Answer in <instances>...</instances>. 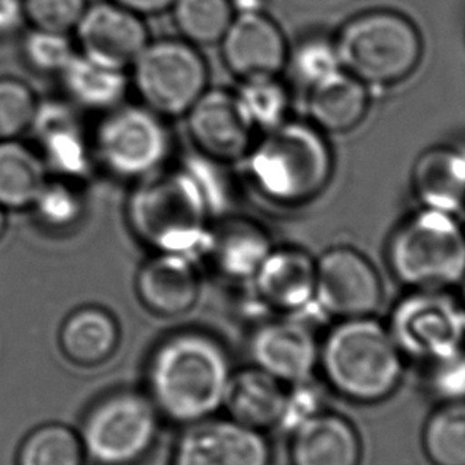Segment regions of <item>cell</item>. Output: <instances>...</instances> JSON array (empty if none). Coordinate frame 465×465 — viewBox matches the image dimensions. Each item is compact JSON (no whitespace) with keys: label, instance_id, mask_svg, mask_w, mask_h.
Segmentation results:
<instances>
[{"label":"cell","instance_id":"obj_7","mask_svg":"<svg viewBox=\"0 0 465 465\" xmlns=\"http://www.w3.org/2000/svg\"><path fill=\"white\" fill-rule=\"evenodd\" d=\"M342 71L365 84H392L410 77L422 58L420 34L407 16L375 10L342 26L335 42Z\"/></svg>","mask_w":465,"mask_h":465},{"label":"cell","instance_id":"obj_39","mask_svg":"<svg viewBox=\"0 0 465 465\" xmlns=\"http://www.w3.org/2000/svg\"><path fill=\"white\" fill-rule=\"evenodd\" d=\"M292 67L298 80L303 84H312L329 77L333 72L340 71V58L336 53L335 44L327 40H306L292 54Z\"/></svg>","mask_w":465,"mask_h":465},{"label":"cell","instance_id":"obj_15","mask_svg":"<svg viewBox=\"0 0 465 465\" xmlns=\"http://www.w3.org/2000/svg\"><path fill=\"white\" fill-rule=\"evenodd\" d=\"M37 139L40 158L59 179L84 181L96 160L93 143L69 104L56 99L39 101L31 128Z\"/></svg>","mask_w":465,"mask_h":465},{"label":"cell","instance_id":"obj_19","mask_svg":"<svg viewBox=\"0 0 465 465\" xmlns=\"http://www.w3.org/2000/svg\"><path fill=\"white\" fill-rule=\"evenodd\" d=\"M136 295L143 308L163 319L185 316L200 302L196 262L174 253H152L136 276Z\"/></svg>","mask_w":465,"mask_h":465},{"label":"cell","instance_id":"obj_20","mask_svg":"<svg viewBox=\"0 0 465 465\" xmlns=\"http://www.w3.org/2000/svg\"><path fill=\"white\" fill-rule=\"evenodd\" d=\"M272 249L262 226L251 220L225 217L211 228L203 260L228 282L251 284Z\"/></svg>","mask_w":465,"mask_h":465},{"label":"cell","instance_id":"obj_37","mask_svg":"<svg viewBox=\"0 0 465 465\" xmlns=\"http://www.w3.org/2000/svg\"><path fill=\"white\" fill-rule=\"evenodd\" d=\"M420 367L424 389L437 403L465 401V349Z\"/></svg>","mask_w":465,"mask_h":465},{"label":"cell","instance_id":"obj_38","mask_svg":"<svg viewBox=\"0 0 465 465\" xmlns=\"http://www.w3.org/2000/svg\"><path fill=\"white\" fill-rule=\"evenodd\" d=\"M88 5V0H25V14L35 29L69 34L77 27Z\"/></svg>","mask_w":465,"mask_h":465},{"label":"cell","instance_id":"obj_6","mask_svg":"<svg viewBox=\"0 0 465 465\" xmlns=\"http://www.w3.org/2000/svg\"><path fill=\"white\" fill-rule=\"evenodd\" d=\"M163 422L143 389H112L99 395L86 408L77 430L86 462L143 464L158 443Z\"/></svg>","mask_w":465,"mask_h":465},{"label":"cell","instance_id":"obj_17","mask_svg":"<svg viewBox=\"0 0 465 465\" xmlns=\"http://www.w3.org/2000/svg\"><path fill=\"white\" fill-rule=\"evenodd\" d=\"M220 45L226 67L241 80L278 77L289 61L284 34L263 12L234 15Z\"/></svg>","mask_w":465,"mask_h":465},{"label":"cell","instance_id":"obj_34","mask_svg":"<svg viewBox=\"0 0 465 465\" xmlns=\"http://www.w3.org/2000/svg\"><path fill=\"white\" fill-rule=\"evenodd\" d=\"M21 50L25 63L44 75H59L77 53L67 34L35 27L26 34Z\"/></svg>","mask_w":465,"mask_h":465},{"label":"cell","instance_id":"obj_45","mask_svg":"<svg viewBox=\"0 0 465 465\" xmlns=\"http://www.w3.org/2000/svg\"><path fill=\"white\" fill-rule=\"evenodd\" d=\"M464 228H465V226H464Z\"/></svg>","mask_w":465,"mask_h":465},{"label":"cell","instance_id":"obj_26","mask_svg":"<svg viewBox=\"0 0 465 465\" xmlns=\"http://www.w3.org/2000/svg\"><path fill=\"white\" fill-rule=\"evenodd\" d=\"M59 77L72 103L101 114L122 105L131 84L126 71L96 63L80 52L75 53Z\"/></svg>","mask_w":465,"mask_h":465},{"label":"cell","instance_id":"obj_41","mask_svg":"<svg viewBox=\"0 0 465 465\" xmlns=\"http://www.w3.org/2000/svg\"><path fill=\"white\" fill-rule=\"evenodd\" d=\"M112 2L141 16L163 14L166 10H171L175 4V0H112Z\"/></svg>","mask_w":465,"mask_h":465},{"label":"cell","instance_id":"obj_36","mask_svg":"<svg viewBox=\"0 0 465 465\" xmlns=\"http://www.w3.org/2000/svg\"><path fill=\"white\" fill-rule=\"evenodd\" d=\"M329 389L322 380L317 381L316 376L287 386L284 408L281 413L278 429L291 435L304 422L316 418L327 410Z\"/></svg>","mask_w":465,"mask_h":465},{"label":"cell","instance_id":"obj_13","mask_svg":"<svg viewBox=\"0 0 465 465\" xmlns=\"http://www.w3.org/2000/svg\"><path fill=\"white\" fill-rule=\"evenodd\" d=\"M252 365L291 386L314 378L319 369L321 338L304 317L276 316L260 321L249 338Z\"/></svg>","mask_w":465,"mask_h":465},{"label":"cell","instance_id":"obj_12","mask_svg":"<svg viewBox=\"0 0 465 465\" xmlns=\"http://www.w3.org/2000/svg\"><path fill=\"white\" fill-rule=\"evenodd\" d=\"M265 432L236 420L211 416L182 427L169 465H272Z\"/></svg>","mask_w":465,"mask_h":465},{"label":"cell","instance_id":"obj_25","mask_svg":"<svg viewBox=\"0 0 465 465\" xmlns=\"http://www.w3.org/2000/svg\"><path fill=\"white\" fill-rule=\"evenodd\" d=\"M414 193L427 209L459 213L465 206V150L435 147L416 160Z\"/></svg>","mask_w":465,"mask_h":465},{"label":"cell","instance_id":"obj_44","mask_svg":"<svg viewBox=\"0 0 465 465\" xmlns=\"http://www.w3.org/2000/svg\"><path fill=\"white\" fill-rule=\"evenodd\" d=\"M460 302H462V306H464V312H465V293L460 297Z\"/></svg>","mask_w":465,"mask_h":465},{"label":"cell","instance_id":"obj_9","mask_svg":"<svg viewBox=\"0 0 465 465\" xmlns=\"http://www.w3.org/2000/svg\"><path fill=\"white\" fill-rule=\"evenodd\" d=\"M131 69L143 105L163 118L187 115L209 88L206 59L183 39L150 40Z\"/></svg>","mask_w":465,"mask_h":465},{"label":"cell","instance_id":"obj_21","mask_svg":"<svg viewBox=\"0 0 465 465\" xmlns=\"http://www.w3.org/2000/svg\"><path fill=\"white\" fill-rule=\"evenodd\" d=\"M292 465H361L363 445L351 420L325 410L289 435Z\"/></svg>","mask_w":465,"mask_h":465},{"label":"cell","instance_id":"obj_43","mask_svg":"<svg viewBox=\"0 0 465 465\" xmlns=\"http://www.w3.org/2000/svg\"><path fill=\"white\" fill-rule=\"evenodd\" d=\"M7 211L4 207H0V241L7 232Z\"/></svg>","mask_w":465,"mask_h":465},{"label":"cell","instance_id":"obj_14","mask_svg":"<svg viewBox=\"0 0 465 465\" xmlns=\"http://www.w3.org/2000/svg\"><path fill=\"white\" fill-rule=\"evenodd\" d=\"M74 31L82 54L122 71L131 69L150 42L143 16L112 0L88 5Z\"/></svg>","mask_w":465,"mask_h":465},{"label":"cell","instance_id":"obj_1","mask_svg":"<svg viewBox=\"0 0 465 465\" xmlns=\"http://www.w3.org/2000/svg\"><path fill=\"white\" fill-rule=\"evenodd\" d=\"M230 351L219 336L183 327L163 335L143 365V391L164 422L188 426L223 410L232 382Z\"/></svg>","mask_w":465,"mask_h":465},{"label":"cell","instance_id":"obj_8","mask_svg":"<svg viewBox=\"0 0 465 465\" xmlns=\"http://www.w3.org/2000/svg\"><path fill=\"white\" fill-rule=\"evenodd\" d=\"M91 143L96 164L134 183L164 169L173 150L164 118L143 104H122L105 112Z\"/></svg>","mask_w":465,"mask_h":465},{"label":"cell","instance_id":"obj_28","mask_svg":"<svg viewBox=\"0 0 465 465\" xmlns=\"http://www.w3.org/2000/svg\"><path fill=\"white\" fill-rule=\"evenodd\" d=\"M420 446L430 465H465V401L433 408L422 427Z\"/></svg>","mask_w":465,"mask_h":465},{"label":"cell","instance_id":"obj_10","mask_svg":"<svg viewBox=\"0 0 465 465\" xmlns=\"http://www.w3.org/2000/svg\"><path fill=\"white\" fill-rule=\"evenodd\" d=\"M401 354L426 365L465 349V312L452 291H408L386 322Z\"/></svg>","mask_w":465,"mask_h":465},{"label":"cell","instance_id":"obj_4","mask_svg":"<svg viewBox=\"0 0 465 465\" xmlns=\"http://www.w3.org/2000/svg\"><path fill=\"white\" fill-rule=\"evenodd\" d=\"M247 173L265 198L282 206L314 200L329 185L333 155L316 126L287 122L247 152Z\"/></svg>","mask_w":465,"mask_h":465},{"label":"cell","instance_id":"obj_33","mask_svg":"<svg viewBox=\"0 0 465 465\" xmlns=\"http://www.w3.org/2000/svg\"><path fill=\"white\" fill-rule=\"evenodd\" d=\"M35 219L50 232L74 230L84 220V194L75 188V182L48 179L33 207Z\"/></svg>","mask_w":465,"mask_h":465},{"label":"cell","instance_id":"obj_32","mask_svg":"<svg viewBox=\"0 0 465 465\" xmlns=\"http://www.w3.org/2000/svg\"><path fill=\"white\" fill-rule=\"evenodd\" d=\"M181 168L193 179L213 219H225L236 204V188L228 173V163L213 160L194 150Z\"/></svg>","mask_w":465,"mask_h":465},{"label":"cell","instance_id":"obj_27","mask_svg":"<svg viewBox=\"0 0 465 465\" xmlns=\"http://www.w3.org/2000/svg\"><path fill=\"white\" fill-rule=\"evenodd\" d=\"M48 182V169L35 150L18 139L0 141V207L31 209Z\"/></svg>","mask_w":465,"mask_h":465},{"label":"cell","instance_id":"obj_42","mask_svg":"<svg viewBox=\"0 0 465 465\" xmlns=\"http://www.w3.org/2000/svg\"><path fill=\"white\" fill-rule=\"evenodd\" d=\"M234 15L262 14L265 0H230Z\"/></svg>","mask_w":465,"mask_h":465},{"label":"cell","instance_id":"obj_35","mask_svg":"<svg viewBox=\"0 0 465 465\" xmlns=\"http://www.w3.org/2000/svg\"><path fill=\"white\" fill-rule=\"evenodd\" d=\"M39 99L15 78H0V141H12L33 124Z\"/></svg>","mask_w":465,"mask_h":465},{"label":"cell","instance_id":"obj_18","mask_svg":"<svg viewBox=\"0 0 465 465\" xmlns=\"http://www.w3.org/2000/svg\"><path fill=\"white\" fill-rule=\"evenodd\" d=\"M251 284L265 312L297 314L314 303L316 260L297 247H272Z\"/></svg>","mask_w":465,"mask_h":465},{"label":"cell","instance_id":"obj_24","mask_svg":"<svg viewBox=\"0 0 465 465\" xmlns=\"http://www.w3.org/2000/svg\"><path fill=\"white\" fill-rule=\"evenodd\" d=\"M367 110V84L342 69L311 86L308 112L319 130L348 133L362 124Z\"/></svg>","mask_w":465,"mask_h":465},{"label":"cell","instance_id":"obj_2","mask_svg":"<svg viewBox=\"0 0 465 465\" xmlns=\"http://www.w3.org/2000/svg\"><path fill=\"white\" fill-rule=\"evenodd\" d=\"M407 369L386 322L341 319L321 338L319 375L329 392L354 405H376L401 388Z\"/></svg>","mask_w":465,"mask_h":465},{"label":"cell","instance_id":"obj_40","mask_svg":"<svg viewBox=\"0 0 465 465\" xmlns=\"http://www.w3.org/2000/svg\"><path fill=\"white\" fill-rule=\"evenodd\" d=\"M25 23V0H0V39L18 33Z\"/></svg>","mask_w":465,"mask_h":465},{"label":"cell","instance_id":"obj_31","mask_svg":"<svg viewBox=\"0 0 465 465\" xmlns=\"http://www.w3.org/2000/svg\"><path fill=\"white\" fill-rule=\"evenodd\" d=\"M234 97L251 130L268 133L284 124L289 93L278 77L246 78Z\"/></svg>","mask_w":465,"mask_h":465},{"label":"cell","instance_id":"obj_30","mask_svg":"<svg viewBox=\"0 0 465 465\" xmlns=\"http://www.w3.org/2000/svg\"><path fill=\"white\" fill-rule=\"evenodd\" d=\"M175 26L194 46L220 44L234 18L230 0H175Z\"/></svg>","mask_w":465,"mask_h":465},{"label":"cell","instance_id":"obj_11","mask_svg":"<svg viewBox=\"0 0 465 465\" xmlns=\"http://www.w3.org/2000/svg\"><path fill=\"white\" fill-rule=\"evenodd\" d=\"M384 287L369 259L352 247H333L316 260V302L330 321L375 316Z\"/></svg>","mask_w":465,"mask_h":465},{"label":"cell","instance_id":"obj_23","mask_svg":"<svg viewBox=\"0 0 465 465\" xmlns=\"http://www.w3.org/2000/svg\"><path fill=\"white\" fill-rule=\"evenodd\" d=\"M285 392L284 382L255 365L234 370L223 410L230 420L266 433L278 429Z\"/></svg>","mask_w":465,"mask_h":465},{"label":"cell","instance_id":"obj_22","mask_svg":"<svg viewBox=\"0 0 465 465\" xmlns=\"http://www.w3.org/2000/svg\"><path fill=\"white\" fill-rule=\"evenodd\" d=\"M122 330L115 316L101 306H82L65 317L58 344L67 362L80 369H96L115 356Z\"/></svg>","mask_w":465,"mask_h":465},{"label":"cell","instance_id":"obj_29","mask_svg":"<svg viewBox=\"0 0 465 465\" xmlns=\"http://www.w3.org/2000/svg\"><path fill=\"white\" fill-rule=\"evenodd\" d=\"M15 465H86V456L75 429L46 422L23 439Z\"/></svg>","mask_w":465,"mask_h":465},{"label":"cell","instance_id":"obj_3","mask_svg":"<svg viewBox=\"0 0 465 465\" xmlns=\"http://www.w3.org/2000/svg\"><path fill=\"white\" fill-rule=\"evenodd\" d=\"M211 220L200 190L181 166L136 182L126 203V222L143 246L196 263L206 252Z\"/></svg>","mask_w":465,"mask_h":465},{"label":"cell","instance_id":"obj_5","mask_svg":"<svg viewBox=\"0 0 465 465\" xmlns=\"http://www.w3.org/2000/svg\"><path fill=\"white\" fill-rule=\"evenodd\" d=\"M386 259L408 291H454L465 282V228L426 207L392 232Z\"/></svg>","mask_w":465,"mask_h":465},{"label":"cell","instance_id":"obj_16","mask_svg":"<svg viewBox=\"0 0 465 465\" xmlns=\"http://www.w3.org/2000/svg\"><path fill=\"white\" fill-rule=\"evenodd\" d=\"M194 149L219 162H238L252 147V130L241 114L234 93L204 91L187 114Z\"/></svg>","mask_w":465,"mask_h":465}]
</instances>
